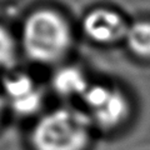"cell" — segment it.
Returning <instances> with one entry per match:
<instances>
[{
  "instance_id": "cell-1",
  "label": "cell",
  "mask_w": 150,
  "mask_h": 150,
  "mask_svg": "<svg viewBox=\"0 0 150 150\" xmlns=\"http://www.w3.org/2000/svg\"><path fill=\"white\" fill-rule=\"evenodd\" d=\"M25 54L38 63H54L67 54L71 44V31L67 20L54 10L30 14L21 30Z\"/></svg>"
},
{
  "instance_id": "cell-4",
  "label": "cell",
  "mask_w": 150,
  "mask_h": 150,
  "mask_svg": "<svg viewBox=\"0 0 150 150\" xmlns=\"http://www.w3.org/2000/svg\"><path fill=\"white\" fill-rule=\"evenodd\" d=\"M3 99L10 109L19 115H31L43 104L41 89L25 74L10 75L4 80Z\"/></svg>"
},
{
  "instance_id": "cell-2",
  "label": "cell",
  "mask_w": 150,
  "mask_h": 150,
  "mask_svg": "<svg viewBox=\"0 0 150 150\" xmlns=\"http://www.w3.org/2000/svg\"><path fill=\"white\" fill-rule=\"evenodd\" d=\"M86 112L60 108L41 116L31 131L35 150H83L90 137Z\"/></svg>"
},
{
  "instance_id": "cell-7",
  "label": "cell",
  "mask_w": 150,
  "mask_h": 150,
  "mask_svg": "<svg viewBox=\"0 0 150 150\" xmlns=\"http://www.w3.org/2000/svg\"><path fill=\"white\" fill-rule=\"evenodd\" d=\"M124 40L131 53L140 58H150V21L140 20L128 25Z\"/></svg>"
},
{
  "instance_id": "cell-5",
  "label": "cell",
  "mask_w": 150,
  "mask_h": 150,
  "mask_svg": "<svg viewBox=\"0 0 150 150\" xmlns=\"http://www.w3.org/2000/svg\"><path fill=\"white\" fill-rule=\"evenodd\" d=\"M128 25L116 11L99 8L89 11L83 20V31L90 40L111 44L124 39Z\"/></svg>"
},
{
  "instance_id": "cell-9",
  "label": "cell",
  "mask_w": 150,
  "mask_h": 150,
  "mask_svg": "<svg viewBox=\"0 0 150 150\" xmlns=\"http://www.w3.org/2000/svg\"><path fill=\"white\" fill-rule=\"evenodd\" d=\"M4 108H5V101H4L3 96H0V118H1V114L4 111Z\"/></svg>"
},
{
  "instance_id": "cell-3",
  "label": "cell",
  "mask_w": 150,
  "mask_h": 150,
  "mask_svg": "<svg viewBox=\"0 0 150 150\" xmlns=\"http://www.w3.org/2000/svg\"><path fill=\"white\" fill-rule=\"evenodd\" d=\"M91 123L103 128H114L129 112V103L119 89L109 85H90L81 98Z\"/></svg>"
},
{
  "instance_id": "cell-8",
  "label": "cell",
  "mask_w": 150,
  "mask_h": 150,
  "mask_svg": "<svg viewBox=\"0 0 150 150\" xmlns=\"http://www.w3.org/2000/svg\"><path fill=\"white\" fill-rule=\"evenodd\" d=\"M15 59V43L5 28L0 25V67H8Z\"/></svg>"
},
{
  "instance_id": "cell-6",
  "label": "cell",
  "mask_w": 150,
  "mask_h": 150,
  "mask_svg": "<svg viewBox=\"0 0 150 150\" xmlns=\"http://www.w3.org/2000/svg\"><path fill=\"white\" fill-rule=\"evenodd\" d=\"M53 86L56 93L63 96H80L90 86L85 75L79 68L64 67L60 68L53 76Z\"/></svg>"
}]
</instances>
